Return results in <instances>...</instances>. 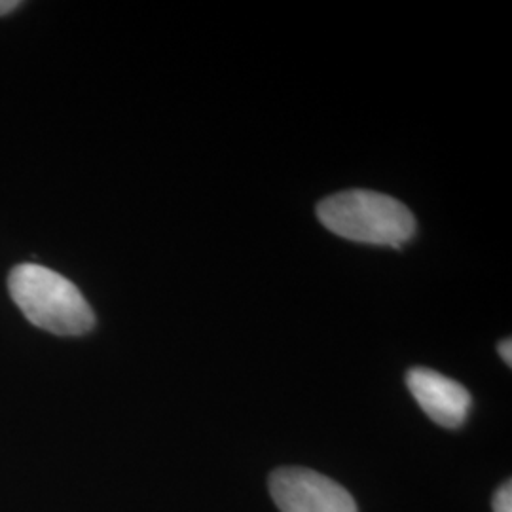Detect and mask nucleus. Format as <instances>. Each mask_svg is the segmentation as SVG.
I'll return each instance as SVG.
<instances>
[{"label": "nucleus", "instance_id": "obj_1", "mask_svg": "<svg viewBox=\"0 0 512 512\" xmlns=\"http://www.w3.org/2000/svg\"><path fill=\"white\" fill-rule=\"evenodd\" d=\"M8 291L29 323L55 336H82L95 327L92 306L67 277L40 264H19Z\"/></svg>", "mask_w": 512, "mask_h": 512}, {"label": "nucleus", "instance_id": "obj_2", "mask_svg": "<svg viewBox=\"0 0 512 512\" xmlns=\"http://www.w3.org/2000/svg\"><path fill=\"white\" fill-rule=\"evenodd\" d=\"M317 217L340 238L403 247L416 232V219L404 203L372 190H348L317 205Z\"/></svg>", "mask_w": 512, "mask_h": 512}, {"label": "nucleus", "instance_id": "obj_3", "mask_svg": "<svg viewBox=\"0 0 512 512\" xmlns=\"http://www.w3.org/2000/svg\"><path fill=\"white\" fill-rule=\"evenodd\" d=\"M270 494L281 512H357L346 488L302 467L277 469L270 476Z\"/></svg>", "mask_w": 512, "mask_h": 512}, {"label": "nucleus", "instance_id": "obj_4", "mask_svg": "<svg viewBox=\"0 0 512 512\" xmlns=\"http://www.w3.org/2000/svg\"><path fill=\"white\" fill-rule=\"evenodd\" d=\"M406 385L421 410L446 429L461 427L471 412V393L437 370L412 368L406 374Z\"/></svg>", "mask_w": 512, "mask_h": 512}, {"label": "nucleus", "instance_id": "obj_5", "mask_svg": "<svg viewBox=\"0 0 512 512\" xmlns=\"http://www.w3.org/2000/svg\"><path fill=\"white\" fill-rule=\"evenodd\" d=\"M494 512H512V484L505 482L494 497Z\"/></svg>", "mask_w": 512, "mask_h": 512}, {"label": "nucleus", "instance_id": "obj_6", "mask_svg": "<svg viewBox=\"0 0 512 512\" xmlns=\"http://www.w3.org/2000/svg\"><path fill=\"white\" fill-rule=\"evenodd\" d=\"M21 6H23L21 0H0V18L16 12Z\"/></svg>", "mask_w": 512, "mask_h": 512}, {"label": "nucleus", "instance_id": "obj_7", "mask_svg": "<svg viewBox=\"0 0 512 512\" xmlns=\"http://www.w3.org/2000/svg\"><path fill=\"white\" fill-rule=\"evenodd\" d=\"M499 355H501V359L507 363V365H512V344L511 340H503L501 344H499Z\"/></svg>", "mask_w": 512, "mask_h": 512}]
</instances>
